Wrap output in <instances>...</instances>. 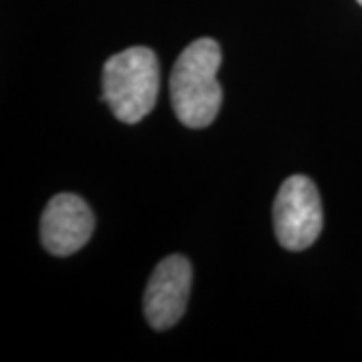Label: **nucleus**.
I'll return each mask as SVG.
<instances>
[{"instance_id": "obj_2", "label": "nucleus", "mask_w": 362, "mask_h": 362, "mask_svg": "<svg viewBox=\"0 0 362 362\" xmlns=\"http://www.w3.org/2000/svg\"><path fill=\"white\" fill-rule=\"evenodd\" d=\"M159 93V61L147 47L113 54L103 66V97L113 115L127 125L151 113Z\"/></svg>"}, {"instance_id": "obj_4", "label": "nucleus", "mask_w": 362, "mask_h": 362, "mask_svg": "<svg viewBox=\"0 0 362 362\" xmlns=\"http://www.w3.org/2000/svg\"><path fill=\"white\" fill-rule=\"evenodd\" d=\"M192 290V264L180 254L163 258L151 274L145 294L143 312L151 328L168 330L185 314Z\"/></svg>"}, {"instance_id": "obj_5", "label": "nucleus", "mask_w": 362, "mask_h": 362, "mask_svg": "<svg viewBox=\"0 0 362 362\" xmlns=\"http://www.w3.org/2000/svg\"><path fill=\"white\" fill-rule=\"evenodd\" d=\"M95 230V216L83 197L57 194L40 218V240L52 256H71L85 246Z\"/></svg>"}, {"instance_id": "obj_1", "label": "nucleus", "mask_w": 362, "mask_h": 362, "mask_svg": "<svg viewBox=\"0 0 362 362\" xmlns=\"http://www.w3.org/2000/svg\"><path fill=\"white\" fill-rule=\"evenodd\" d=\"M220 65L221 49L214 39L194 40L177 57L169 77V93L173 111L185 127L204 129L220 113Z\"/></svg>"}, {"instance_id": "obj_3", "label": "nucleus", "mask_w": 362, "mask_h": 362, "mask_svg": "<svg viewBox=\"0 0 362 362\" xmlns=\"http://www.w3.org/2000/svg\"><path fill=\"white\" fill-rule=\"evenodd\" d=\"M322 223V202L314 181L306 175L288 177L274 202V232L278 244L292 252H302L318 240Z\"/></svg>"}, {"instance_id": "obj_6", "label": "nucleus", "mask_w": 362, "mask_h": 362, "mask_svg": "<svg viewBox=\"0 0 362 362\" xmlns=\"http://www.w3.org/2000/svg\"><path fill=\"white\" fill-rule=\"evenodd\" d=\"M356 2H358V4H361V6H362V0H356Z\"/></svg>"}]
</instances>
